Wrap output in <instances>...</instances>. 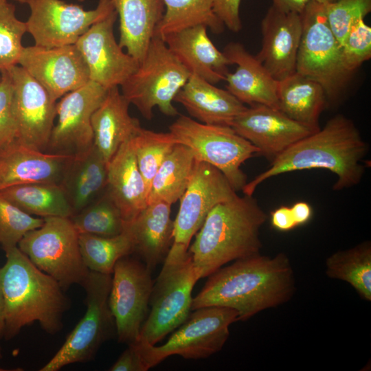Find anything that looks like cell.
I'll return each mask as SVG.
<instances>
[{
  "label": "cell",
  "mask_w": 371,
  "mask_h": 371,
  "mask_svg": "<svg viewBox=\"0 0 371 371\" xmlns=\"http://www.w3.org/2000/svg\"><path fill=\"white\" fill-rule=\"evenodd\" d=\"M165 11L153 36H166L198 25H204L214 34L224 31L225 25L214 14L211 0H163Z\"/></svg>",
  "instance_id": "obj_33"
},
{
  "label": "cell",
  "mask_w": 371,
  "mask_h": 371,
  "mask_svg": "<svg viewBox=\"0 0 371 371\" xmlns=\"http://www.w3.org/2000/svg\"><path fill=\"white\" fill-rule=\"evenodd\" d=\"M368 146L352 122L342 114L328 120L323 128L293 144L276 157L270 166L242 189L252 196L257 187L273 177L286 172L328 170L337 176L333 188L342 190L357 186L365 172L362 164Z\"/></svg>",
  "instance_id": "obj_2"
},
{
  "label": "cell",
  "mask_w": 371,
  "mask_h": 371,
  "mask_svg": "<svg viewBox=\"0 0 371 371\" xmlns=\"http://www.w3.org/2000/svg\"><path fill=\"white\" fill-rule=\"evenodd\" d=\"M130 104L119 87H113L92 115L93 145L107 164L119 148L142 128L139 120L129 114Z\"/></svg>",
  "instance_id": "obj_25"
},
{
  "label": "cell",
  "mask_w": 371,
  "mask_h": 371,
  "mask_svg": "<svg viewBox=\"0 0 371 371\" xmlns=\"http://www.w3.org/2000/svg\"><path fill=\"white\" fill-rule=\"evenodd\" d=\"M196 161L188 146L177 144L151 181L148 204L164 201L172 205L177 202L188 186Z\"/></svg>",
  "instance_id": "obj_31"
},
{
  "label": "cell",
  "mask_w": 371,
  "mask_h": 371,
  "mask_svg": "<svg viewBox=\"0 0 371 371\" xmlns=\"http://www.w3.org/2000/svg\"><path fill=\"white\" fill-rule=\"evenodd\" d=\"M207 29L198 25L169 34L163 40L191 74L215 85L225 80L230 63L212 42Z\"/></svg>",
  "instance_id": "obj_23"
},
{
  "label": "cell",
  "mask_w": 371,
  "mask_h": 371,
  "mask_svg": "<svg viewBox=\"0 0 371 371\" xmlns=\"http://www.w3.org/2000/svg\"><path fill=\"white\" fill-rule=\"evenodd\" d=\"M5 370H8L3 369V368H2L0 367V371H5Z\"/></svg>",
  "instance_id": "obj_52"
},
{
  "label": "cell",
  "mask_w": 371,
  "mask_h": 371,
  "mask_svg": "<svg viewBox=\"0 0 371 371\" xmlns=\"http://www.w3.org/2000/svg\"><path fill=\"white\" fill-rule=\"evenodd\" d=\"M208 277L193 297L192 311L211 306L227 307L237 311L238 321L287 302L295 291L292 265L283 252L239 259Z\"/></svg>",
  "instance_id": "obj_1"
},
{
  "label": "cell",
  "mask_w": 371,
  "mask_h": 371,
  "mask_svg": "<svg viewBox=\"0 0 371 371\" xmlns=\"http://www.w3.org/2000/svg\"><path fill=\"white\" fill-rule=\"evenodd\" d=\"M325 5L328 22L341 46L351 26L371 12V0H335Z\"/></svg>",
  "instance_id": "obj_40"
},
{
  "label": "cell",
  "mask_w": 371,
  "mask_h": 371,
  "mask_svg": "<svg viewBox=\"0 0 371 371\" xmlns=\"http://www.w3.org/2000/svg\"><path fill=\"white\" fill-rule=\"evenodd\" d=\"M278 109L291 120L313 129L320 128L319 117L327 98L318 82L295 71L278 81Z\"/></svg>",
  "instance_id": "obj_30"
},
{
  "label": "cell",
  "mask_w": 371,
  "mask_h": 371,
  "mask_svg": "<svg viewBox=\"0 0 371 371\" xmlns=\"http://www.w3.org/2000/svg\"><path fill=\"white\" fill-rule=\"evenodd\" d=\"M106 191L125 224L147 206L148 191L137 164L132 139L124 143L108 163Z\"/></svg>",
  "instance_id": "obj_24"
},
{
  "label": "cell",
  "mask_w": 371,
  "mask_h": 371,
  "mask_svg": "<svg viewBox=\"0 0 371 371\" xmlns=\"http://www.w3.org/2000/svg\"><path fill=\"white\" fill-rule=\"evenodd\" d=\"M230 65H236L234 73H227L226 89L242 103L262 104L278 109V81L244 45L230 42L223 51Z\"/></svg>",
  "instance_id": "obj_22"
},
{
  "label": "cell",
  "mask_w": 371,
  "mask_h": 371,
  "mask_svg": "<svg viewBox=\"0 0 371 371\" xmlns=\"http://www.w3.org/2000/svg\"><path fill=\"white\" fill-rule=\"evenodd\" d=\"M27 32L34 45L55 47L75 45L94 23L115 10L111 0H99L92 10L63 0H27Z\"/></svg>",
  "instance_id": "obj_12"
},
{
  "label": "cell",
  "mask_w": 371,
  "mask_h": 371,
  "mask_svg": "<svg viewBox=\"0 0 371 371\" xmlns=\"http://www.w3.org/2000/svg\"><path fill=\"white\" fill-rule=\"evenodd\" d=\"M241 0H211L213 11L225 27L233 32L242 29L240 16Z\"/></svg>",
  "instance_id": "obj_43"
},
{
  "label": "cell",
  "mask_w": 371,
  "mask_h": 371,
  "mask_svg": "<svg viewBox=\"0 0 371 371\" xmlns=\"http://www.w3.org/2000/svg\"><path fill=\"white\" fill-rule=\"evenodd\" d=\"M190 74L165 41L153 36L137 70L121 86L122 93L146 120L152 119L155 107L175 116L172 102Z\"/></svg>",
  "instance_id": "obj_6"
},
{
  "label": "cell",
  "mask_w": 371,
  "mask_h": 371,
  "mask_svg": "<svg viewBox=\"0 0 371 371\" xmlns=\"http://www.w3.org/2000/svg\"><path fill=\"white\" fill-rule=\"evenodd\" d=\"M13 87L9 73L0 74V155L17 142L12 109Z\"/></svg>",
  "instance_id": "obj_42"
},
{
  "label": "cell",
  "mask_w": 371,
  "mask_h": 371,
  "mask_svg": "<svg viewBox=\"0 0 371 371\" xmlns=\"http://www.w3.org/2000/svg\"><path fill=\"white\" fill-rule=\"evenodd\" d=\"M109 370L146 371L148 370L137 348L133 344H129Z\"/></svg>",
  "instance_id": "obj_44"
},
{
  "label": "cell",
  "mask_w": 371,
  "mask_h": 371,
  "mask_svg": "<svg viewBox=\"0 0 371 371\" xmlns=\"http://www.w3.org/2000/svg\"><path fill=\"white\" fill-rule=\"evenodd\" d=\"M291 209L297 227L307 223L313 216L311 206L304 201L296 202Z\"/></svg>",
  "instance_id": "obj_46"
},
{
  "label": "cell",
  "mask_w": 371,
  "mask_h": 371,
  "mask_svg": "<svg viewBox=\"0 0 371 371\" xmlns=\"http://www.w3.org/2000/svg\"><path fill=\"white\" fill-rule=\"evenodd\" d=\"M125 227L132 236L134 252L150 270L164 261L173 242L170 204L164 201L148 204Z\"/></svg>",
  "instance_id": "obj_27"
},
{
  "label": "cell",
  "mask_w": 371,
  "mask_h": 371,
  "mask_svg": "<svg viewBox=\"0 0 371 371\" xmlns=\"http://www.w3.org/2000/svg\"><path fill=\"white\" fill-rule=\"evenodd\" d=\"M314 1L323 5H328L329 3L334 2L335 0H314Z\"/></svg>",
  "instance_id": "obj_49"
},
{
  "label": "cell",
  "mask_w": 371,
  "mask_h": 371,
  "mask_svg": "<svg viewBox=\"0 0 371 371\" xmlns=\"http://www.w3.org/2000/svg\"><path fill=\"white\" fill-rule=\"evenodd\" d=\"M267 219L253 195H237L214 206L188 248L199 279L230 262L260 254V230Z\"/></svg>",
  "instance_id": "obj_4"
},
{
  "label": "cell",
  "mask_w": 371,
  "mask_h": 371,
  "mask_svg": "<svg viewBox=\"0 0 371 371\" xmlns=\"http://www.w3.org/2000/svg\"><path fill=\"white\" fill-rule=\"evenodd\" d=\"M26 32V22L17 18L14 5L0 0V74L18 65Z\"/></svg>",
  "instance_id": "obj_38"
},
{
  "label": "cell",
  "mask_w": 371,
  "mask_h": 371,
  "mask_svg": "<svg viewBox=\"0 0 371 371\" xmlns=\"http://www.w3.org/2000/svg\"><path fill=\"white\" fill-rule=\"evenodd\" d=\"M70 219L78 234L114 236L125 227L120 210L106 190Z\"/></svg>",
  "instance_id": "obj_36"
},
{
  "label": "cell",
  "mask_w": 371,
  "mask_h": 371,
  "mask_svg": "<svg viewBox=\"0 0 371 371\" xmlns=\"http://www.w3.org/2000/svg\"><path fill=\"white\" fill-rule=\"evenodd\" d=\"M2 358V352H1V346H0V359Z\"/></svg>",
  "instance_id": "obj_51"
},
{
  "label": "cell",
  "mask_w": 371,
  "mask_h": 371,
  "mask_svg": "<svg viewBox=\"0 0 371 371\" xmlns=\"http://www.w3.org/2000/svg\"><path fill=\"white\" fill-rule=\"evenodd\" d=\"M43 222V218L26 213L0 194V246L4 251L16 247L27 232Z\"/></svg>",
  "instance_id": "obj_39"
},
{
  "label": "cell",
  "mask_w": 371,
  "mask_h": 371,
  "mask_svg": "<svg viewBox=\"0 0 371 371\" xmlns=\"http://www.w3.org/2000/svg\"><path fill=\"white\" fill-rule=\"evenodd\" d=\"M174 102L181 104L195 120L205 124L229 126L247 106L227 89L195 75L178 92Z\"/></svg>",
  "instance_id": "obj_26"
},
{
  "label": "cell",
  "mask_w": 371,
  "mask_h": 371,
  "mask_svg": "<svg viewBox=\"0 0 371 371\" xmlns=\"http://www.w3.org/2000/svg\"><path fill=\"white\" fill-rule=\"evenodd\" d=\"M153 284L151 270L139 260L126 256L115 263L109 304L119 342L129 345L138 339Z\"/></svg>",
  "instance_id": "obj_13"
},
{
  "label": "cell",
  "mask_w": 371,
  "mask_h": 371,
  "mask_svg": "<svg viewBox=\"0 0 371 371\" xmlns=\"http://www.w3.org/2000/svg\"><path fill=\"white\" fill-rule=\"evenodd\" d=\"M107 165L94 145L84 154L72 158L60 184L74 214L85 208L106 190Z\"/></svg>",
  "instance_id": "obj_29"
},
{
  "label": "cell",
  "mask_w": 371,
  "mask_h": 371,
  "mask_svg": "<svg viewBox=\"0 0 371 371\" xmlns=\"http://www.w3.org/2000/svg\"><path fill=\"white\" fill-rule=\"evenodd\" d=\"M262 45L255 56L277 81L296 71L302 34V14L280 11L273 5L261 22Z\"/></svg>",
  "instance_id": "obj_20"
},
{
  "label": "cell",
  "mask_w": 371,
  "mask_h": 371,
  "mask_svg": "<svg viewBox=\"0 0 371 371\" xmlns=\"http://www.w3.org/2000/svg\"><path fill=\"white\" fill-rule=\"evenodd\" d=\"M106 92L89 80L60 98L46 152L77 157L89 150L93 145L91 117Z\"/></svg>",
  "instance_id": "obj_15"
},
{
  "label": "cell",
  "mask_w": 371,
  "mask_h": 371,
  "mask_svg": "<svg viewBox=\"0 0 371 371\" xmlns=\"http://www.w3.org/2000/svg\"><path fill=\"white\" fill-rule=\"evenodd\" d=\"M115 10L93 24L75 44L88 68L89 80L106 89L122 86L137 70L139 60L117 43L114 25Z\"/></svg>",
  "instance_id": "obj_17"
},
{
  "label": "cell",
  "mask_w": 371,
  "mask_h": 371,
  "mask_svg": "<svg viewBox=\"0 0 371 371\" xmlns=\"http://www.w3.org/2000/svg\"><path fill=\"white\" fill-rule=\"evenodd\" d=\"M111 282V274L89 271L82 285L85 291L86 311L60 349L40 371H58L70 364L90 361L104 342L117 335L109 304Z\"/></svg>",
  "instance_id": "obj_10"
},
{
  "label": "cell",
  "mask_w": 371,
  "mask_h": 371,
  "mask_svg": "<svg viewBox=\"0 0 371 371\" xmlns=\"http://www.w3.org/2000/svg\"><path fill=\"white\" fill-rule=\"evenodd\" d=\"M74 157L15 143L0 155V190L27 183H59Z\"/></svg>",
  "instance_id": "obj_21"
},
{
  "label": "cell",
  "mask_w": 371,
  "mask_h": 371,
  "mask_svg": "<svg viewBox=\"0 0 371 371\" xmlns=\"http://www.w3.org/2000/svg\"><path fill=\"white\" fill-rule=\"evenodd\" d=\"M5 312L3 296L0 290V339L4 337Z\"/></svg>",
  "instance_id": "obj_48"
},
{
  "label": "cell",
  "mask_w": 371,
  "mask_h": 371,
  "mask_svg": "<svg viewBox=\"0 0 371 371\" xmlns=\"http://www.w3.org/2000/svg\"><path fill=\"white\" fill-rule=\"evenodd\" d=\"M6 261L0 268V290L5 312V339L37 322L54 335L63 327L62 319L71 305L64 289L52 277L37 268L18 248L5 249Z\"/></svg>",
  "instance_id": "obj_3"
},
{
  "label": "cell",
  "mask_w": 371,
  "mask_h": 371,
  "mask_svg": "<svg viewBox=\"0 0 371 371\" xmlns=\"http://www.w3.org/2000/svg\"><path fill=\"white\" fill-rule=\"evenodd\" d=\"M43 225L27 232L18 248L64 290L82 284L89 270L81 256L78 236L70 218L45 217Z\"/></svg>",
  "instance_id": "obj_11"
},
{
  "label": "cell",
  "mask_w": 371,
  "mask_h": 371,
  "mask_svg": "<svg viewBox=\"0 0 371 371\" xmlns=\"http://www.w3.org/2000/svg\"><path fill=\"white\" fill-rule=\"evenodd\" d=\"M8 72L13 87L12 109L17 143L46 151L56 117V102L45 89L19 65Z\"/></svg>",
  "instance_id": "obj_16"
},
{
  "label": "cell",
  "mask_w": 371,
  "mask_h": 371,
  "mask_svg": "<svg viewBox=\"0 0 371 371\" xmlns=\"http://www.w3.org/2000/svg\"><path fill=\"white\" fill-rule=\"evenodd\" d=\"M326 273L333 279L348 283L359 296L371 301V243L336 251L326 260Z\"/></svg>",
  "instance_id": "obj_34"
},
{
  "label": "cell",
  "mask_w": 371,
  "mask_h": 371,
  "mask_svg": "<svg viewBox=\"0 0 371 371\" xmlns=\"http://www.w3.org/2000/svg\"><path fill=\"white\" fill-rule=\"evenodd\" d=\"M236 192L218 169L196 161L188 186L179 199L171 247L188 251L191 239L209 212L217 204L233 199Z\"/></svg>",
  "instance_id": "obj_14"
},
{
  "label": "cell",
  "mask_w": 371,
  "mask_h": 371,
  "mask_svg": "<svg viewBox=\"0 0 371 371\" xmlns=\"http://www.w3.org/2000/svg\"><path fill=\"white\" fill-rule=\"evenodd\" d=\"M78 241L82 260L94 272L111 274L115 263L134 252L132 236L126 227L114 236L79 234Z\"/></svg>",
  "instance_id": "obj_35"
},
{
  "label": "cell",
  "mask_w": 371,
  "mask_h": 371,
  "mask_svg": "<svg viewBox=\"0 0 371 371\" xmlns=\"http://www.w3.org/2000/svg\"><path fill=\"white\" fill-rule=\"evenodd\" d=\"M302 34L296 71L318 82L327 100H337L352 77L344 67L341 46L328 22L326 5L311 0L302 13Z\"/></svg>",
  "instance_id": "obj_9"
},
{
  "label": "cell",
  "mask_w": 371,
  "mask_h": 371,
  "mask_svg": "<svg viewBox=\"0 0 371 371\" xmlns=\"http://www.w3.org/2000/svg\"><path fill=\"white\" fill-rule=\"evenodd\" d=\"M177 144L188 146L196 161L218 169L236 192L247 183L242 164L259 150L231 126L209 125L180 115L169 126Z\"/></svg>",
  "instance_id": "obj_8"
},
{
  "label": "cell",
  "mask_w": 371,
  "mask_h": 371,
  "mask_svg": "<svg viewBox=\"0 0 371 371\" xmlns=\"http://www.w3.org/2000/svg\"><path fill=\"white\" fill-rule=\"evenodd\" d=\"M311 0H272V5L285 12L302 14Z\"/></svg>",
  "instance_id": "obj_47"
},
{
  "label": "cell",
  "mask_w": 371,
  "mask_h": 371,
  "mask_svg": "<svg viewBox=\"0 0 371 371\" xmlns=\"http://www.w3.org/2000/svg\"><path fill=\"white\" fill-rule=\"evenodd\" d=\"M199 280L190 253L170 247L153 284L150 309L138 339L155 345L181 325L192 311V292Z\"/></svg>",
  "instance_id": "obj_5"
},
{
  "label": "cell",
  "mask_w": 371,
  "mask_h": 371,
  "mask_svg": "<svg viewBox=\"0 0 371 371\" xmlns=\"http://www.w3.org/2000/svg\"><path fill=\"white\" fill-rule=\"evenodd\" d=\"M18 65L56 102L90 80L87 65L76 45L24 47Z\"/></svg>",
  "instance_id": "obj_18"
},
{
  "label": "cell",
  "mask_w": 371,
  "mask_h": 371,
  "mask_svg": "<svg viewBox=\"0 0 371 371\" xmlns=\"http://www.w3.org/2000/svg\"><path fill=\"white\" fill-rule=\"evenodd\" d=\"M371 58V28L364 19H359L350 28L341 45L344 68L353 73Z\"/></svg>",
  "instance_id": "obj_41"
},
{
  "label": "cell",
  "mask_w": 371,
  "mask_h": 371,
  "mask_svg": "<svg viewBox=\"0 0 371 371\" xmlns=\"http://www.w3.org/2000/svg\"><path fill=\"white\" fill-rule=\"evenodd\" d=\"M120 21V45L140 61L161 19L163 0H111Z\"/></svg>",
  "instance_id": "obj_28"
},
{
  "label": "cell",
  "mask_w": 371,
  "mask_h": 371,
  "mask_svg": "<svg viewBox=\"0 0 371 371\" xmlns=\"http://www.w3.org/2000/svg\"><path fill=\"white\" fill-rule=\"evenodd\" d=\"M271 226L280 232H289L297 227L291 207L282 205L270 214Z\"/></svg>",
  "instance_id": "obj_45"
},
{
  "label": "cell",
  "mask_w": 371,
  "mask_h": 371,
  "mask_svg": "<svg viewBox=\"0 0 371 371\" xmlns=\"http://www.w3.org/2000/svg\"><path fill=\"white\" fill-rule=\"evenodd\" d=\"M79 2H83L85 0H77Z\"/></svg>",
  "instance_id": "obj_53"
},
{
  "label": "cell",
  "mask_w": 371,
  "mask_h": 371,
  "mask_svg": "<svg viewBox=\"0 0 371 371\" xmlns=\"http://www.w3.org/2000/svg\"><path fill=\"white\" fill-rule=\"evenodd\" d=\"M139 170L144 179L148 195L151 181L166 157L177 144L170 132H155L141 128L132 138Z\"/></svg>",
  "instance_id": "obj_37"
},
{
  "label": "cell",
  "mask_w": 371,
  "mask_h": 371,
  "mask_svg": "<svg viewBox=\"0 0 371 371\" xmlns=\"http://www.w3.org/2000/svg\"><path fill=\"white\" fill-rule=\"evenodd\" d=\"M193 311L164 344L155 346L139 339L131 344L138 350L147 370L172 355L205 359L223 348L229 336V326L238 321L237 311L218 306Z\"/></svg>",
  "instance_id": "obj_7"
},
{
  "label": "cell",
  "mask_w": 371,
  "mask_h": 371,
  "mask_svg": "<svg viewBox=\"0 0 371 371\" xmlns=\"http://www.w3.org/2000/svg\"><path fill=\"white\" fill-rule=\"evenodd\" d=\"M231 127L271 163L293 144L317 131L262 104L247 107L234 118Z\"/></svg>",
  "instance_id": "obj_19"
},
{
  "label": "cell",
  "mask_w": 371,
  "mask_h": 371,
  "mask_svg": "<svg viewBox=\"0 0 371 371\" xmlns=\"http://www.w3.org/2000/svg\"><path fill=\"white\" fill-rule=\"evenodd\" d=\"M0 194L32 216L70 218L74 214L64 188L59 183L16 185L1 190Z\"/></svg>",
  "instance_id": "obj_32"
},
{
  "label": "cell",
  "mask_w": 371,
  "mask_h": 371,
  "mask_svg": "<svg viewBox=\"0 0 371 371\" xmlns=\"http://www.w3.org/2000/svg\"><path fill=\"white\" fill-rule=\"evenodd\" d=\"M21 3H26L27 0H15Z\"/></svg>",
  "instance_id": "obj_50"
}]
</instances>
